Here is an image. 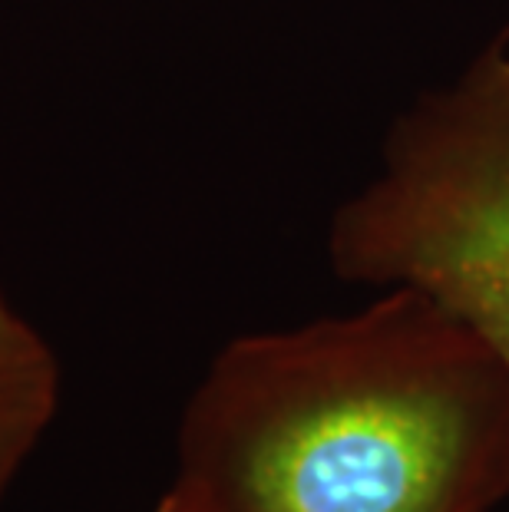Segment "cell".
Masks as SVG:
<instances>
[{"label": "cell", "mask_w": 509, "mask_h": 512, "mask_svg": "<svg viewBox=\"0 0 509 512\" xmlns=\"http://www.w3.org/2000/svg\"><path fill=\"white\" fill-rule=\"evenodd\" d=\"M199 512H493L509 496V367L424 291L235 337L179 423Z\"/></svg>", "instance_id": "1"}, {"label": "cell", "mask_w": 509, "mask_h": 512, "mask_svg": "<svg viewBox=\"0 0 509 512\" xmlns=\"http://www.w3.org/2000/svg\"><path fill=\"white\" fill-rule=\"evenodd\" d=\"M328 255L348 281L424 291L509 367V27L404 113Z\"/></svg>", "instance_id": "2"}, {"label": "cell", "mask_w": 509, "mask_h": 512, "mask_svg": "<svg viewBox=\"0 0 509 512\" xmlns=\"http://www.w3.org/2000/svg\"><path fill=\"white\" fill-rule=\"evenodd\" d=\"M60 407V361L0 288V499Z\"/></svg>", "instance_id": "3"}, {"label": "cell", "mask_w": 509, "mask_h": 512, "mask_svg": "<svg viewBox=\"0 0 509 512\" xmlns=\"http://www.w3.org/2000/svg\"><path fill=\"white\" fill-rule=\"evenodd\" d=\"M153 512H199V509L192 506V499H189L186 493H182V489L169 486V489H166V496L159 499Z\"/></svg>", "instance_id": "4"}]
</instances>
